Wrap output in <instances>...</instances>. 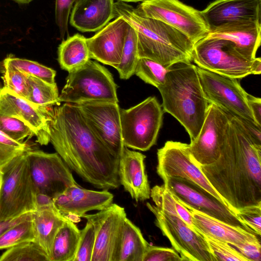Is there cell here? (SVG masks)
<instances>
[{
    "label": "cell",
    "mask_w": 261,
    "mask_h": 261,
    "mask_svg": "<svg viewBox=\"0 0 261 261\" xmlns=\"http://www.w3.org/2000/svg\"><path fill=\"white\" fill-rule=\"evenodd\" d=\"M50 142L70 170L96 188L120 186L119 158L94 134L74 103L48 109Z\"/></svg>",
    "instance_id": "1"
},
{
    "label": "cell",
    "mask_w": 261,
    "mask_h": 261,
    "mask_svg": "<svg viewBox=\"0 0 261 261\" xmlns=\"http://www.w3.org/2000/svg\"><path fill=\"white\" fill-rule=\"evenodd\" d=\"M229 115L219 158L199 168L236 214L242 208L261 205V144L251 138L239 119Z\"/></svg>",
    "instance_id": "2"
},
{
    "label": "cell",
    "mask_w": 261,
    "mask_h": 261,
    "mask_svg": "<svg viewBox=\"0 0 261 261\" xmlns=\"http://www.w3.org/2000/svg\"><path fill=\"white\" fill-rule=\"evenodd\" d=\"M114 11L115 18L122 17L135 30L139 58L153 60L167 68L176 63L193 61L194 44L179 31L125 3H114Z\"/></svg>",
    "instance_id": "3"
},
{
    "label": "cell",
    "mask_w": 261,
    "mask_h": 261,
    "mask_svg": "<svg viewBox=\"0 0 261 261\" xmlns=\"http://www.w3.org/2000/svg\"><path fill=\"white\" fill-rule=\"evenodd\" d=\"M163 110L176 118L189 135H198L209 105L200 84L196 66L178 62L168 68L165 83L158 88Z\"/></svg>",
    "instance_id": "4"
},
{
    "label": "cell",
    "mask_w": 261,
    "mask_h": 261,
    "mask_svg": "<svg viewBox=\"0 0 261 261\" xmlns=\"http://www.w3.org/2000/svg\"><path fill=\"white\" fill-rule=\"evenodd\" d=\"M27 151L0 169V220L32 213L36 208L37 193Z\"/></svg>",
    "instance_id": "5"
},
{
    "label": "cell",
    "mask_w": 261,
    "mask_h": 261,
    "mask_svg": "<svg viewBox=\"0 0 261 261\" xmlns=\"http://www.w3.org/2000/svg\"><path fill=\"white\" fill-rule=\"evenodd\" d=\"M58 102L78 103L86 101L118 102L117 85L104 66L91 59L68 72Z\"/></svg>",
    "instance_id": "6"
},
{
    "label": "cell",
    "mask_w": 261,
    "mask_h": 261,
    "mask_svg": "<svg viewBox=\"0 0 261 261\" xmlns=\"http://www.w3.org/2000/svg\"><path fill=\"white\" fill-rule=\"evenodd\" d=\"M163 114L162 105L155 97H149L127 109L120 108L124 145L143 151L149 150L156 143Z\"/></svg>",
    "instance_id": "7"
},
{
    "label": "cell",
    "mask_w": 261,
    "mask_h": 261,
    "mask_svg": "<svg viewBox=\"0 0 261 261\" xmlns=\"http://www.w3.org/2000/svg\"><path fill=\"white\" fill-rule=\"evenodd\" d=\"M254 59L243 56L229 40L207 36L194 44L192 52L197 66L238 79L251 74Z\"/></svg>",
    "instance_id": "8"
},
{
    "label": "cell",
    "mask_w": 261,
    "mask_h": 261,
    "mask_svg": "<svg viewBox=\"0 0 261 261\" xmlns=\"http://www.w3.org/2000/svg\"><path fill=\"white\" fill-rule=\"evenodd\" d=\"M155 217V225L167 237L183 261H216L204 236L193 230L180 217L147 202Z\"/></svg>",
    "instance_id": "9"
},
{
    "label": "cell",
    "mask_w": 261,
    "mask_h": 261,
    "mask_svg": "<svg viewBox=\"0 0 261 261\" xmlns=\"http://www.w3.org/2000/svg\"><path fill=\"white\" fill-rule=\"evenodd\" d=\"M137 8L145 15L179 31L195 44L210 33L201 11L179 0H146Z\"/></svg>",
    "instance_id": "10"
},
{
    "label": "cell",
    "mask_w": 261,
    "mask_h": 261,
    "mask_svg": "<svg viewBox=\"0 0 261 261\" xmlns=\"http://www.w3.org/2000/svg\"><path fill=\"white\" fill-rule=\"evenodd\" d=\"M196 67L202 89L209 103L217 106L240 120H247L257 123L248 105V93L241 86L238 79Z\"/></svg>",
    "instance_id": "11"
},
{
    "label": "cell",
    "mask_w": 261,
    "mask_h": 261,
    "mask_svg": "<svg viewBox=\"0 0 261 261\" xmlns=\"http://www.w3.org/2000/svg\"><path fill=\"white\" fill-rule=\"evenodd\" d=\"M163 180L164 185L179 202L225 223L257 235L239 220L227 205L194 181L172 177Z\"/></svg>",
    "instance_id": "12"
},
{
    "label": "cell",
    "mask_w": 261,
    "mask_h": 261,
    "mask_svg": "<svg viewBox=\"0 0 261 261\" xmlns=\"http://www.w3.org/2000/svg\"><path fill=\"white\" fill-rule=\"evenodd\" d=\"M27 154L37 194L53 199L76 184L71 170L57 152L47 153L31 148Z\"/></svg>",
    "instance_id": "13"
},
{
    "label": "cell",
    "mask_w": 261,
    "mask_h": 261,
    "mask_svg": "<svg viewBox=\"0 0 261 261\" xmlns=\"http://www.w3.org/2000/svg\"><path fill=\"white\" fill-rule=\"evenodd\" d=\"M230 120V116L222 109L209 104L198 135L189 144L191 159L197 167L212 164L219 158Z\"/></svg>",
    "instance_id": "14"
},
{
    "label": "cell",
    "mask_w": 261,
    "mask_h": 261,
    "mask_svg": "<svg viewBox=\"0 0 261 261\" xmlns=\"http://www.w3.org/2000/svg\"><path fill=\"white\" fill-rule=\"evenodd\" d=\"M74 104L94 134L120 158L124 145L118 102L86 101Z\"/></svg>",
    "instance_id": "15"
},
{
    "label": "cell",
    "mask_w": 261,
    "mask_h": 261,
    "mask_svg": "<svg viewBox=\"0 0 261 261\" xmlns=\"http://www.w3.org/2000/svg\"><path fill=\"white\" fill-rule=\"evenodd\" d=\"M157 158L156 172L162 180L169 177L191 180L227 205L199 168L191 160L189 144L173 141H167L164 146L158 150Z\"/></svg>",
    "instance_id": "16"
},
{
    "label": "cell",
    "mask_w": 261,
    "mask_h": 261,
    "mask_svg": "<svg viewBox=\"0 0 261 261\" xmlns=\"http://www.w3.org/2000/svg\"><path fill=\"white\" fill-rule=\"evenodd\" d=\"M126 217L124 208L113 203L95 214L82 216L90 221L95 229L91 261H111L121 226Z\"/></svg>",
    "instance_id": "17"
},
{
    "label": "cell",
    "mask_w": 261,
    "mask_h": 261,
    "mask_svg": "<svg viewBox=\"0 0 261 261\" xmlns=\"http://www.w3.org/2000/svg\"><path fill=\"white\" fill-rule=\"evenodd\" d=\"M261 0H215L201 11L210 32L230 24L260 22Z\"/></svg>",
    "instance_id": "18"
},
{
    "label": "cell",
    "mask_w": 261,
    "mask_h": 261,
    "mask_svg": "<svg viewBox=\"0 0 261 261\" xmlns=\"http://www.w3.org/2000/svg\"><path fill=\"white\" fill-rule=\"evenodd\" d=\"M129 24L118 16L87 38L90 58L115 68L120 62Z\"/></svg>",
    "instance_id": "19"
},
{
    "label": "cell",
    "mask_w": 261,
    "mask_h": 261,
    "mask_svg": "<svg viewBox=\"0 0 261 261\" xmlns=\"http://www.w3.org/2000/svg\"><path fill=\"white\" fill-rule=\"evenodd\" d=\"M48 108H39L3 88L0 92V115L13 117L24 122L33 130L41 145L50 142Z\"/></svg>",
    "instance_id": "20"
},
{
    "label": "cell",
    "mask_w": 261,
    "mask_h": 261,
    "mask_svg": "<svg viewBox=\"0 0 261 261\" xmlns=\"http://www.w3.org/2000/svg\"><path fill=\"white\" fill-rule=\"evenodd\" d=\"M113 195L108 190H88L76 183L67 188L53 200L63 216L69 219L71 216L80 219L89 211H99L108 207L113 203Z\"/></svg>",
    "instance_id": "21"
},
{
    "label": "cell",
    "mask_w": 261,
    "mask_h": 261,
    "mask_svg": "<svg viewBox=\"0 0 261 261\" xmlns=\"http://www.w3.org/2000/svg\"><path fill=\"white\" fill-rule=\"evenodd\" d=\"M146 156L142 153L123 148L119 158L118 176L120 185L136 202L150 197V188L145 170Z\"/></svg>",
    "instance_id": "22"
},
{
    "label": "cell",
    "mask_w": 261,
    "mask_h": 261,
    "mask_svg": "<svg viewBox=\"0 0 261 261\" xmlns=\"http://www.w3.org/2000/svg\"><path fill=\"white\" fill-rule=\"evenodd\" d=\"M180 203L189 210L196 230L202 234L227 243L232 247L248 242H260V236L225 223L182 202Z\"/></svg>",
    "instance_id": "23"
},
{
    "label": "cell",
    "mask_w": 261,
    "mask_h": 261,
    "mask_svg": "<svg viewBox=\"0 0 261 261\" xmlns=\"http://www.w3.org/2000/svg\"><path fill=\"white\" fill-rule=\"evenodd\" d=\"M115 0H78L72 9L70 23L77 30L95 32L115 18Z\"/></svg>",
    "instance_id": "24"
},
{
    "label": "cell",
    "mask_w": 261,
    "mask_h": 261,
    "mask_svg": "<svg viewBox=\"0 0 261 261\" xmlns=\"http://www.w3.org/2000/svg\"><path fill=\"white\" fill-rule=\"evenodd\" d=\"M260 22H246L230 24L209 33L207 37L232 42L246 58L253 60L261 41Z\"/></svg>",
    "instance_id": "25"
},
{
    "label": "cell",
    "mask_w": 261,
    "mask_h": 261,
    "mask_svg": "<svg viewBox=\"0 0 261 261\" xmlns=\"http://www.w3.org/2000/svg\"><path fill=\"white\" fill-rule=\"evenodd\" d=\"M35 241L45 251L50 260V255L54 238L63 224L69 219L63 216L54 203L37 207L31 213Z\"/></svg>",
    "instance_id": "26"
},
{
    "label": "cell",
    "mask_w": 261,
    "mask_h": 261,
    "mask_svg": "<svg viewBox=\"0 0 261 261\" xmlns=\"http://www.w3.org/2000/svg\"><path fill=\"white\" fill-rule=\"evenodd\" d=\"M148 245L140 228L126 217L121 226L111 261H142Z\"/></svg>",
    "instance_id": "27"
},
{
    "label": "cell",
    "mask_w": 261,
    "mask_h": 261,
    "mask_svg": "<svg viewBox=\"0 0 261 261\" xmlns=\"http://www.w3.org/2000/svg\"><path fill=\"white\" fill-rule=\"evenodd\" d=\"M58 55L61 68L68 72L84 65L91 59L87 38L80 34L68 37L59 45Z\"/></svg>",
    "instance_id": "28"
},
{
    "label": "cell",
    "mask_w": 261,
    "mask_h": 261,
    "mask_svg": "<svg viewBox=\"0 0 261 261\" xmlns=\"http://www.w3.org/2000/svg\"><path fill=\"white\" fill-rule=\"evenodd\" d=\"M80 230L74 222L68 219L58 231L53 243L50 261H73Z\"/></svg>",
    "instance_id": "29"
},
{
    "label": "cell",
    "mask_w": 261,
    "mask_h": 261,
    "mask_svg": "<svg viewBox=\"0 0 261 261\" xmlns=\"http://www.w3.org/2000/svg\"><path fill=\"white\" fill-rule=\"evenodd\" d=\"M150 197L159 209L178 216L193 230L198 231L193 223L189 210L177 200L164 184L156 185L152 188L150 189Z\"/></svg>",
    "instance_id": "30"
},
{
    "label": "cell",
    "mask_w": 261,
    "mask_h": 261,
    "mask_svg": "<svg viewBox=\"0 0 261 261\" xmlns=\"http://www.w3.org/2000/svg\"><path fill=\"white\" fill-rule=\"evenodd\" d=\"M28 75V101L41 108H49L60 105L56 84H51L34 76Z\"/></svg>",
    "instance_id": "31"
},
{
    "label": "cell",
    "mask_w": 261,
    "mask_h": 261,
    "mask_svg": "<svg viewBox=\"0 0 261 261\" xmlns=\"http://www.w3.org/2000/svg\"><path fill=\"white\" fill-rule=\"evenodd\" d=\"M139 59L137 34L135 30L129 25L120 62L115 67L119 73L120 79L127 80L135 74Z\"/></svg>",
    "instance_id": "32"
},
{
    "label": "cell",
    "mask_w": 261,
    "mask_h": 261,
    "mask_svg": "<svg viewBox=\"0 0 261 261\" xmlns=\"http://www.w3.org/2000/svg\"><path fill=\"white\" fill-rule=\"evenodd\" d=\"M0 261H50L49 256L36 242L20 243L11 247L0 256Z\"/></svg>",
    "instance_id": "33"
},
{
    "label": "cell",
    "mask_w": 261,
    "mask_h": 261,
    "mask_svg": "<svg viewBox=\"0 0 261 261\" xmlns=\"http://www.w3.org/2000/svg\"><path fill=\"white\" fill-rule=\"evenodd\" d=\"M35 233L31 216L13 225L0 236V250L25 242L35 241Z\"/></svg>",
    "instance_id": "34"
},
{
    "label": "cell",
    "mask_w": 261,
    "mask_h": 261,
    "mask_svg": "<svg viewBox=\"0 0 261 261\" xmlns=\"http://www.w3.org/2000/svg\"><path fill=\"white\" fill-rule=\"evenodd\" d=\"M3 65L13 67L27 74L39 78L49 84H56V71L38 62L16 58L9 55L4 60Z\"/></svg>",
    "instance_id": "35"
},
{
    "label": "cell",
    "mask_w": 261,
    "mask_h": 261,
    "mask_svg": "<svg viewBox=\"0 0 261 261\" xmlns=\"http://www.w3.org/2000/svg\"><path fill=\"white\" fill-rule=\"evenodd\" d=\"M167 71V68L153 60L139 58L134 74L158 88L165 83Z\"/></svg>",
    "instance_id": "36"
},
{
    "label": "cell",
    "mask_w": 261,
    "mask_h": 261,
    "mask_svg": "<svg viewBox=\"0 0 261 261\" xmlns=\"http://www.w3.org/2000/svg\"><path fill=\"white\" fill-rule=\"evenodd\" d=\"M3 89L25 99L29 95L28 75L8 65H3Z\"/></svg>",
    "instance_id": "37"
},
{
    "label": "cell",
    "mask_w": 261,
    "mask_h": 261,
    "mask_svg": "<svg viewBox=\"0 0 261 261\" xmlns=\"http://www.w3.org/2000/svg\"><path fill=\"white\" fill-rule=\"evenodd\" d=\"M0 132L20 143H23L25 139L35 136L33 130L22 121L2 115H0Z\"/></svg>",
    "instance_id": "38"
},
{
    "label": "cell",
    "mask_w": 261,
    "mask_h": 261,
    "mask_svg": "<svg viewBox=\"0 0 261 261\" xmlns=\"http://www.w3.org/2000/svg\"><path fill=\"white\" fill-rule=\"evenodd\" d=\"M95 241V229L93 224L87 221L80 230L76 253L73 261H91Z\"/></svg>",
    "instance_id": "39"
},
{
    "label": "cell",
    "mask_w": 261,
    "mask_h": 261,
    "mask_svg": "<svg viewBox=\"0 0 261 261\" xmlns=\"http://www.w3.org/2000/svg\"><path fill=\"white\" fill-rule=\"evenodd\" d=\"M202 235L205 239L216 261H249L229 244L207 236Z\"/></svg>",
    "instance_id": "40"
},
{
    "label": "cell",
    "mask_w": 261,
    "mask_h": 261,
    "mask_svg": "<svg viewBox=\"0 0 261 261\" xmlns=\"http://www.w3.org/2000/svg\"><path fill=\"white\" fill-rule=\"evenodd\" d=\"M30 149L25 142H17L0 132V169Z\"/></svg>",
    "instance_id": "41"
},
{
    "label": "cell",
    "mask_w": 261,
    "mask_h": 261,
    "mask_svg": "<svg viewBox=\"0 0 261 261\" xmlns=\"http://www.w3.org/2000/svg\"><path fill=\"white\" fill-rule=\"evenodd\" d=\"M78 0H56L55 21L59 28L60 38L64 39L68 33V21L73 5Z\"/></svg>",
    "instance_id": "42"
},
{
    "label": "cell",
    "mask_w": 261,
    "mask_h": 261,
    "mask_svg": "<svg viewBox=\"0 0 261 261\" xmlns=\"http://www.w3.org/2000/svg\"><path fill=\"white\" fill-rule=\"evenodd\" d=\"M236 215L256 234L261 235V205L247 206L239 210Z\"/></svg>",
    "instance_id": "43"
},
{
    "label": "cell",
    "mask_w": 261,
    "mask_h": 261,
    "mask_svg": "<svg viewBox=\"0 0 261 261\" xmlns=\"http://www.w3.org/2000/svg\"><path fill=\"white\" fill-rule=\"evenodd\" d=\"M142 261H183L174 249L151 246L149 244Z\"/></svg>",
    "instance_id": "44"
},
{
    "label": "cell",
    "mask_w": 261,
    "mask_h": 261,
    "mask_svg": "<svg viewBox=\"0 0 261 261\" xmlns=\"http://www.w3.org/2000/svg\"><path fill=\"white\" fill-rule=\"evenodd\" d=\"M233 247L249 261H261L260 242H248Z\"/></svg>",
    "instance_id": "45"
},
{
    "label": "cell",
    "mask_w": 261,
    "mask_h": 261,
    "mask_svg": "<svg viewBox=\"0 0 261 261\" xmlns=\"http://www.w3.org/2000/svg\"><path fill=\"white\" fill-rule=\"evenodd\" d=\"M247 99L249 108L255 122L261 126V99L248 93Z\"/></svg>",
    "instance_id": "46"
},
{
    "label": "cell",
    "mask_w": 261,
    "mask_h": 261,
    "mask_svg": "<svg viewBox=\"0 0 261 261\" xmlns=\"http://www.w3.org/2000/svg\"><path fill=\"white\" fill-rule=\"evenodd\" d=\"M31 213H28L20 216L5 220H0V236L13 225L29 218Z\"/></svg>",
    "instance_id": "47"
},
{
    "label": "cell",
    "mask_w": 261,
    "mask_h": 261,
    "mask_svg": "<svg viewBox=\"0 0 261 261\" xmlns=\"http://www.w3.org/2000/svg\"><path fill=\"white\" fill-rule=\"evenodd\" d=\"M261 72V59L255 58L251 66V74H260Z\"/></svg>",
    "instance_id": "48"
},
{
    "label": "cell",
    "mask_w": 261,
    "mask_h": 261,
    "mask_svg": "<svg viewBox=\"0 0 261 261\" xmlns=\"http://www.w3.org/2000/svg\"><path fill=\"white\" fill-rule=\"evenodd\" d=\"M20 5H26L29 4L33 0H13Z\"/></svg>",
    "instance_id": "49"
},
{
    "label": "cell",
    "mask_w": 261,
    "mask_h": 261,
    "mask_svg": "<svg viewBox=\"0 0 261 261\" xmlns=\"http://www.w3.org/2000/svg\"><path fill=\"white\" fill-rule=\"evenodd\" d=\"M146 0H116L117 2H121L123 3H137V2H143Z\"/></svg>",
    "instance_id": "50"
},
{
    "label": "cell",
    "mask_w": 261,
    "mask_h": 261,
    "mask_svg": "<svg viewBox=\"0 0 261 261\" xmlns=\"http://www.w3.org/2000/svg\"><path fill=\"white\" fill-rule=\"evenodd\" d=\"M0 184H1V173H0Z\"/></svg>",
    "instance_id": "51"
},
{
    "label": "cell",
    "mask_w": 261,
    "mask_h": 261,
    "mask_svg": "<svg viewBox=\"0 0 261 261\" xmlns=\"http://www.w3.org/2000/svg\"><path fill=\"white\" fill-rule=\"evenodd\" d=\"M1 89H2V88H0V92H1Z\"/></svg>",
    "instance_id": "52"
}]
</instances>
